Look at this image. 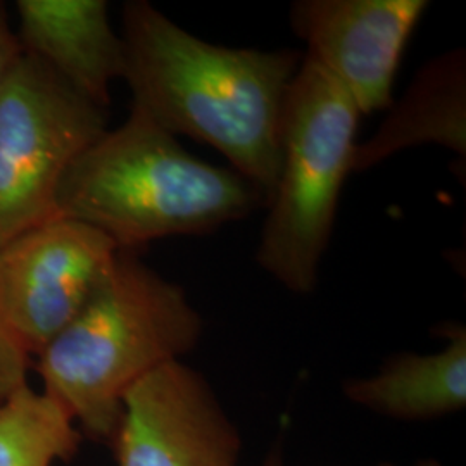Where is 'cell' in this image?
I'll return each mask as SVG.
<instances>
[{
  "mask_svg": "<svg viewBox=\"0 0 466 466\" xmlns=\"http://www.w3.org/2000/svg\"><path fill=\"white\" fill-rule=\"evenodd\" d=\"M82 439L66 411L30 383L0 408V466L65 463Z\"/></svg>",
  "mask_w": 466,
  "mask_h": 466,
  "instance_id": "12",
  "label": "cell"
},
{
  "mask_svg": "<svg viewBox=\"0 0 466 466\" xmlns=\"http://www.w3.org/2000/svg\"><path fill=\"white\" fill-rule=\"evenodd\" d=\"M267 204L261 190L233 169L185 150L177 137L130 109L67 169L56 215L90 225L119 250L202 235Z\"/></svg>",
  "mask_w": 466,
  "mask_h": 466,
  "instance_id": "3",
  "label": "cell"
},
{
  "mask_svg": "<svg viewBox=\"0 0 466 466\" xmlns=\"http://www.w3.org/2000/svg\"><path fill=\"white\" fill-rule=\"evenodd\" d=\"M360 117L346 90L304 56L285 97L279 182L256 252L258 265L296 294L317 287Z\"/></svg>",
  "mask_w": 466,
  "mask_h": 466,
  "instance_id": "4",
  "label": "cell"
},
{
  "mask_svg": "<svg viewBox=\"0 0 466 466\" xmlns=\"http://www.w3.org/2000/svg\"><path fill=\"white\" fill-rule=\"evenodd\" d=\"M382 466H396V465H382ZM413 466H441L437 461H433V460H427V461H420L417 465Z\"/></svg>",
  "mask_w": 466,
  "mask_h": 466,
  "instance_id": "16",
  "label": "cell"
},
{
  "mask_svg": "<svg viewBox=\"0 0 466 466\" xmlns=\"http://www.w3.org/2000/svg\"><path fill=\"white\" fill-rule=\"evenodd\" d=\"M265 466H282V463H280V460H279V456H275V454H273V456H271V458H269V460H268L267 465H265Z\"/></svg>",
  "mask_w": 466,
  "mask_h": 466,
  "instance_id": "15",
  "label": "cell"
},
{
  "mask_svg": "<svg viewBox=\"0 0 466 466\" xmlns=\"http://www.w3.org/2000/svg\"><path fill=\"white\" fill-rule=\"evenodd\" d=\"M202 319L184 289L119 250L94 292L35 358L42 392L80 432L111 442L135 383L199 344Z\"/></svg>",
  "mask_w": 466,
  "mask_h": 466,
  "instance_id": "2",
  "label": "cell"
},
{
  "mask_svg": "<svg viewBox=\"0 0 466 466\" xmlns=\"http://www.w3.org/2000/svg\"><path fill=\"white\" fill-rule=\"evenodd\" d=\"M117 252L104 233L61 217L0 246V317L32 358L82 309Z\"/></svg>",
  "mask_w": 466,
  "mask_h": 466,
  "instance_id": "6",
  "label": "cell"
},
{
  "mask_svg": "<svg viewBox=\"0 0 466 466\" xmlns=\"http://www.w3.org/2000/svg\"><path fill=\"white\" fill-rule=\"evenodd\" d=\"M107 121L106 107L19 50L0 84V246L57 217L67 169Z\"/></svg>",
  "mask_w": 466,
  "mask_h": 466,
  "instance_id": "5",
  "label": "cell"
},
{
  "mask_svg": "<svg viewBox=\"0 0 466 466\" xmlns=\"http://www.w3.org/2000/svg\"><path fill=\"white\" fill-rule=\"evenodd\" d=\"M119 35L132 107L167 134L223 154L268 206L279 182L283 106L299 52L204 42L146 0L123 5Z\"/></svg>",
  "mask_w": 466,
  "mask_h": 466,
  "instance_id": "1",
  "label": "cell"
},
{
  "mask_svg": "<svg viewBox=\"0 0 466 466\" xmlns=\"http://www.w3.org/2000/svg\"><path fill=\"white\" fill-rule=\"evenodd\" d=\"M19 49L86 99L109 107L123 80L125 47L106 0H17Z\"/></svg>",
  "mask_w": 466,
  "mask_h": 466,
  "instance_id": "9",
  "label": "cell"
},
{
  "mask_svg": "<svg viewBox=\"0 0 466 466\" xmlns=\"http://www.w3.org/2000/svg\"><path fill=\"white\" fill-rule=\"evenodd\" d=\"M379 132L354 150L352 173L380 165L389 156L417 146H441L466 156V52L454 49L417 73Z\"/></svg>",
  "mask_w": 466,
  "mask_h": 466,
  "instance_id": "10",
  "label": "cell"
},
{
  "mask_svg": "<svg viewBox=\"0 0 466 466\" xmlns=\"http://www.w3.org/2000/svg\"><path fill=\"white\" fill-rule=\"evenodd\" d=\"M427 9V0H298L290 26L360 115H371L394 104L402 54Z\"/></svg>",
  "mask_w": 466,
  "mask_h": 466,
  "instance_id": "8",
  "label": "cell"
},
{
  "mask_svg": "<svg viewBox=\"0 0 466 466\" xmlns=\"http://www.w3.org/2000/svg\"><path fill=\"white\" fill-rule=\"evenodd\" d=\"M448 346L433 354L404 352L370 379L344 385L348 400L400 420H427L463 410L466 404V329L444 325Z\"/></svg>",
  "mask_w": 466,
  "mask_h": 466,
  "instance_id": "11",
  "label": "cell"
},
{
  "mask_svg": "<svg viewBox=\"0 0 466 466\" xmlns=\"http://www.w3.org/2000/svg\"><path fill=\"white\" fill-rule=\"evenodd\" d=\"M32 356L23 350L16 337L0 317V408L28 385Z\"/></svg>",
  "mask_w": 466,
  "mask_h": 466,
  "instance_id": "13",
  "label": "cell"
},
{
  "mask_svg": "<svg viewBox=\"0 0 466 466\" xmlns=\"http://www.w3.org/2000/svg\"><path fill=\"white\" fill-rule=\"evenodd\" d=\"M117 466H238L240 437L209 383L171 361L135 383L109 442Z\"/></svg>",
  "mask_w": 466,
  "mask_h": 466,
  "instance_id": "7",
  "label": "cell"
},
{
  "mask_svg": "<svg viewBox=\"0 0 466 466\" xmlns=\"http://www.w3.org/2000/svg\"><path fill=\"white\" fill-rule=\"evenodd\" d=\"M19 44H17L16 34L11 30L7 11L4 4H0V84L4 80V75L11 63L15 61L19 54Z\"/></svg>",
  "mask_w": 466,
  "mask_h": 466,
  "instance_id": "14",
  "label": "cell"
}]
</instances>
